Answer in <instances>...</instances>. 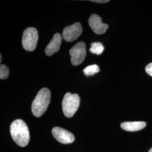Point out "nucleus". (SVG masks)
<instances>
[{
	"instance_id": "nucleus-15",
	"label": "nucleus",
	"mask_w": 152,
	"mask_h": 152,
	"mask_svg": "<svg viewBox=\"0 0 152 152\" xmlns=\"http://www.w3.org/2000/svg\"><path fill=\"white\" fill-rule=\"evenodd\" d=\"M93 2H96V3H107L109 2L108 0H96V1H91Z\"/></svg>"
},
{
	"instance_id": "nucleus-12",
	"label": "nucleus",
	"mask_w": 152,
	"mask_h": 152,
	"mask_svg": "<svg viewBox=\"0 0 152 152\" xmlns=\"http://www.w3.org/2000/svg\"><path fill=\"white\" fill-rule=\"evenodd\" d=\"M100 69L98 65L94 64L87 66L83 69V72L86 76H90L94 75L95 74L98 73Z\"/></svg>"
},
{
	"instance_id": "nucleus-4",
	"label": "nucleus",
	"mask_w": 152,
	"mask_h": 152,
	"mask_svg": "<svg viewBox=\"0 0 152 152\" xmlns=\"http://www.w3.org/2000/svg\"><path fill=\"white\" fill-rule=\"evenodd\" d=\"M38 39V33L35 28H27L23 32L22 46L28 51H32L36 49Z\"/></svg>"
},
{
	"instance_id": "nucleus-7",
	"label": "nucleus",
	"mask_w": 152,
	"mask_h": 152,
	"mask_svg": "<svg viewBox=\"0 0 152 152\" xmlns=\"http://www.w3.org/2000/svg\"><path fill=\"white\" fill-rule=\"evenodd\" d=\"M52 134L58 141L63 144H71L75 140L72 133L59 127H54L52 129Z\"/></svg>"
},
{
	"instance_id": "nucleus-3",
	"label": "nucleus",
	"mask_w": 152,
	"mask_h": 152,
	"mask_svg": "<svg viewBox=\"0 0 152 152\" xmlns=\"http://www.w3.org/2000/svg\"><path fill=\"white\" fill-rule=\"evenodd\" d=\"M80 103V96L77 94L67 92L63 99L62 109L65 117L70 118L75 114Z\"/></svg>"
},
{
	"instance_id": "nucleus-2",
	"label": "nucleus",
	"mask_w": 152,
	"mask_h": 152,
	"mask_svg": "<svg viewBox=\"0 0 152 152\" xmlns=\"http://www.w3.org/2000/svg\"><path fill=\"white\" fill-rule=\"evenodd\" d=\"M51 99V92L48 88H43L39 90L33 101L32 112L35 117H39L44 114L49 107Z\"/></svg>"
},
{
	"instance_id": "nucleus-11",
	"label": "nucleus",
	"mask_w": 152,
	"mask_h": 152,
	"mask_svg": "<svg viewBox=\"0 0 152 152\" xmlns=\"http://www.w3.org/2000/svg\"><path fill=\"white\" fill-rule=\"evenodd\" d=\"M104 48L103 45L100 42H93L91 45V48L90 49V51L95 54H102L103 52Z\"/></svg>"
},
{
	"instance_id": "nucleus-5",
	"label": "nucleus",
	"mask_w": 152,
	"mask_h": 152,
	"mask_svg": "<svg viewBox=\"0 0 152 152\" xmlns=\"http://www.w3.org/2000/svg\"><path fill=\"white\" fill-rule=\"evenodd\" d=\"M72 64L75 66L80 65L85 60L86 56V45L84 42H80L76 44L69 50Z\"/></svg>"
},
{
	"instance_id": "nucleus-13",
	"label": "nucleus",
	"mask_w": 152,
	"mask_h": 152,
	"mask_svg": "<svg viewBox=\"0 0 152 152\" xmlns=\"http://www.w3.org/2000/svg\"><path fill=\"white\" fill-rule=\"evenodd\" d=\"M9 75V69L4 64H1L0 66V78L1 80L6 79Z\"/></svg>"
},
{
	"instance_id": "nucleus-6",
	"label": "nucleus",
	"mask_w": 152,
	"mask_h": 152,
	"mask_svg": "<svg viewBox=\"0 0 152 152\" xmlns=\"http://www.w3.org/2000/svg\"><path fill=\"white\" fill-rule=\"evenodd\" d=\"M82 32V27L80 23H76L65 27L63 31V38L66 42H72L78 38Z\"/></svg>"
},
{
	"instance_id": "nucleus-16",
	"label": "nucleus",
	"mask_w": 152,
	"mask_h": 152,
	"mask_svg": "<svg viewBox=\"0 0 152 152\" xmlns=\"http://www.w3.org/2000/svg\"><path fill=\"white\" fill-rule=\"evenodd\" d=\"M148 152H152V148L149 149V151H148Z\"/></svg>"
},
{
	"instance_id": "nucleus-17",
	"label": "nucleus",
	"mask_w": 152,
	"mask_h": 152,
	"mask_svg": "<svg viewBox=\"0 0 152 152\" xmlns=\"http://www.w3.org/2000/svg\"><path fill=\"white\" fill-rule=\"evenodd\" d=\"M0 58H1V60H0V61L1 62V61H2V55H0Z\"/></svg>"
},
{
	"instance_id": "nucleus-9",
	"label": "nucleus",
	"mask_w": 152,
	"mask_h": 152,
	"mask_svg": "<svg viewBox=\"0 0 152 152\" xmlns=\"http://www.w3.org/2000/svg\"><path fill=\"white\" fill-rule=\"evenodd\" d=\"M62 37L59 33L55 34L45 49V53L48 56H51L57 53L59 49L61 44Z\"/></svg>"
},
{
	"instance_id": "nucleus-8",
	"label": "nucleus",
	"mask_w": 152,
	"mask_h": 152,
	"mask_svg": "<svg viewBox=\"0 0 152 152\" xmlns=\"http://www.w3.org/2000/svg\"><path fill=\"white\" fill-rule=\"evenodd\" d=\"M88 24L92 31L98 34H104L108 28V25L103 23L100 17L96 14H92L90 16Z\"/></svg>"
},
{
	"instance_id": "nucleus-1",
	"label": "nucleus",
	"mask_w": 152,
	"mask_h": 152,
	"mask_svg": "<svg viewBox=\"0 0 152 152\" xmlns=\"http://www.w3.org/2000/svg\"><path fill=\"white\" fill-rule=\"evenodd\" d=\"M10 134L14 141L20 147L27 146L30 140L29 131L27 124L20 119L14 121L10 125Z\"/></svg>"
},
{
	"instance_id": "nucleus-14",
	"label": "nucleus",
	"mask_w": 152,
	"mask_h": 152,
	"mask_svg": "<svg viewBox=\"0 0 152 152\" xmlns=\"http://www.w3.org/2000/svg\"><path fill=\"white\" fill-rule=\"evenodd\" d=\"M145 71L149 76L152 77V63L147 65L145 68Z\"/></svg>"
},
{
	"instance_id": "nucleus-10",
	"label": "nucleus",
	"mask_w": 152,
	"mask_h": 152,
	"mask_svg": "<svg viewBox=\"0 0 152 152\" xmlns=\"http://www.w3.org/2000/svg\"><path fill=\"white\" fill-rule=\"evenodd\" d=\"M147 126L146 122L144 121L125 122L121 124V127L125 131L134 132L140 131L144 129Z\"/></svg>"
}]
</instances>
